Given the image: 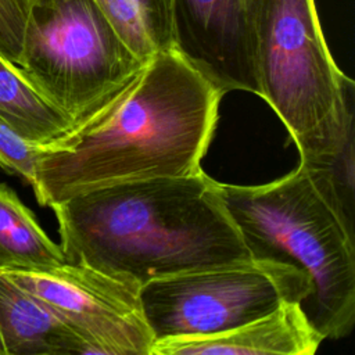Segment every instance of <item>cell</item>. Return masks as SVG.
Listing matches in <instances>:
<instances>
[{
  "instance_id": "1",
  "label": "cell",
  "mask_w": 355,
  "mask_h": 355,
  "mask_svg": "<svg viewBox=\"0 0 355 355\" xmlns=\"http://www.w3.org/2000/svg\"><path fill=\"white\" fill-rule=\"evenodd\" d=\"M223 96L175 50L154 54L92 114L42 144L32 184L37 202L198 173Z\"/></svg>"
},
{
  "instance_id": "5",
  "label": "cell",
  "mask_w": 355,
  "mask_h": 355,
  "mask_svg": "<svg viewBox=\"0 0 355 355\" xmlns=\"http://www.w3.org/2000/svg\"><path fill=\"white\" fill-rule=\"evenodd\" d=\"M248 7L259 97L301 147L338 119L349 78L330 54L315 0H248Z\"/></svg>"
},
{
  "instance_id": "3",
  "label": "cell",
  "mask_w": 355,
  "mask_h": 355,
  "mask_svg": "<svg viewBox=\"0 0 355 355\" xmlns=\"http://www.w3.org/2000/svg\"><path fill=\"white\" fill-rule=\"evenodd\" d=\"M219 198L252 258L287 262L306 275L301 306L324 338L348 336L355 323V234L330 183L298 164L263 184L216 182Z\"/></svg>"
},
{
  "instance_id": "7",
  "label": "cell",
  "mask_w": 355,
  "mask_h": 355,
  "mask_svg": "<svg viewBox=\"0 0 355 355\" xmlns=\"http://www.w3.org/2000/svg\"><path fill=\"white\" fill-rule=\"evenodd\" d=\"M60 316L92 355H151L154 337L139 290L93 268L68 263L50 270L0 269Z\"/></svg>"
},
{
  "instance_id": "14",
  "label": "cell",
  "mask_w": 355,
  "mask_h": 355,
  "mask_svg": "<svg viewBox=\"0 0 355 355\" xmlns=\"http://www.w3.org/2000/svg\"><path fill=\"white\" fill-rule=\"evenodd\" d=\"M40 150L42 144L24 139L0 118V172L18 175L32 186Z\"/></svg>"
},
{
  "instance_id": "8",
  "label": "cell",
  "mask_w": 355,
  "mask_h": 355,
  "mask_svg": "<svg viewBox=\"0 0 355 355\" xmlns=\"http://www.w3.org/2000/svg\"><path fill=\"white\" fill-rule=\"evenodd\" d=\"M172 49L223 94L261 96L248 0H171Z\"/></svg>"
},
{
  "instance_id": "9",
  "label": "cell",
  "mask_w": 355,
  "mask_h": 355,
  "mask_svg": "<svg viewBox=\"0 0 355 355\" xmlns=\"http://www.w3.org/2000/svg\"><path fill=\"white\" fill-rule=\"evenodd\" d=\"M323 340L301 302L284 301L273 311L225 331L158 340L151 355H313Z\"/></svg>"
},
{
  "instance_id": "6",
  "label": "cell",
  "mask_w": 355,
  "mask_h": 355,
  "mask_svg": "<svg viewBox=\"0 0 355 355\" xmlns=\"http://www.w3.org/2000/svg\"><path fill=\"white\" fill-rule=\"evenodd\" d=\"M308 294L309 279L295 266L251 258L148 282L139 302L155 343L225 331Z\"/></svg>"
},
{
  "instance_id": "15",
  "label": "cell",
  "mask_w": 355,
  "mask_h": 355,
  "mask_svg": "<svg viewBox=\"0 0 355 355\" xmlns=\"http://www.w3.org/2000/svg\"><path fill=\"white\" fill-rule=\"evenodd\" d=\"M31 0H0V54L18 65Z\"/></svg>"
},
{
  "instance_id": "11",
  "label": "cell",
  "mask_w": 355,
  "mask_h": 355,
  "mask_svg": "<svg viewBox=\"0 0 355 355\" xmlns=\"http://www.w3.org/2000/svg\"><path fill=\"white\" fill-rule=\"evenodd\" d=\"M64 262L60 244L46 234L17 193L0 183V269L50 270Z\"/></svg>"
},
{
  "instance_id": "4",
  "label": "cell",
  "mask_w": 355,
  "mask_h": 355,
  "mask_svg": "<svg viewBox=\"0 0 355 355\" xmlns=\"http://www.w3.org/2000/svg\"><path fill=\"white\" fill-rule=\"evenodd\" d=\"M143 65L94 0H31L17 67L73 123Z\"/></svg>"
},
{
  "instance_id": "13",
  "label": "cell",
  "mask_w": 355,
  "mask_h": 355,
  "mask_svg": "<svg viewBox=\"0 0 355 355\" xmlns=\"http://www.w3.org/2000/svg\"><path fill=\"white\" fill-rule=\"evenodd\" d=\"M141 60L172 49L171 0H94Z\"/></svg>"
},
{
  "instance_id": "2",
  "label": "cell",
  "mask_w": 355,
  "mask_h": 355,
  "mask_svg": "<svg viewBox=\"0 0 355 355\" xmlns=\"http://www.w3.org/2000/svg\"><path fill=\"white\" fill-rule=\"evenodd\" d=\"M65 262L136 290L172 275L252 258L204 171L76 194L50 207Z\"/></svg>"
},
{
  "instance_id": "10",
  "label": "cell",
  "mask_w": 355,
  "mask_h": 355,
  "mask_svg": "<svg viewBox=\"0 0 355 355\" xmlns=\"http://www.w3.org/2000/svg\"><path fill=\"white\" fill-rule=\"evenodd\" d=\"M0 355H92L49 306L0 272Z\"/></svg>"
},
{
  "instance_id": "12",
  "label": "cell",
  "mask_w": 355,
  "mask_h": 355,
  "mask_svg": "<svg viewBox=\"0 0 355 355\" xmlns=\"http://www.w3.org/2000/svg\"><path fill=\"white\" fill-rule=\"evenodd\" d=\"M0 118L24 139L46 144L73 128V121L46 100L19 68L0 54Z\"/></svg>"
}]
</instances>
